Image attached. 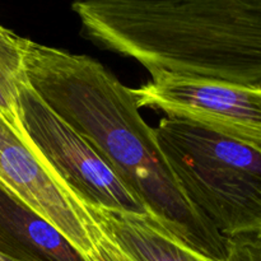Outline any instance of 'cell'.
<instances>
[{
    "label": "cell",
    "mask_w": 261,
    "mask_h": 261,
    "mask_svg": "<svg viewBox=\"0 0 261 261\" xmlns=\"http://www.w3.org/2000/svg\"><path fill=\"white\" fill-rule=\"evenodd\" d=\"M154 135L185 198L224 239L260 233L261 148L172 117Z\"/></svg>",
    "instance_id": "obj_3"
},
{
    "label": "cell",
    "mask_w": 261,
    "mask_h": 261,
    "mask_svg": "<svg viewBox=\"0 0 261 261\" xmlns=\"http://www.w3.org/2000/svg\"><path fill=\"white\" fill-rule=\"evenodd\" d=\"M88 261H130L97 228L93 250L87 255Z\"/></svg>",
    "instance_id": "obj_10"
},
{
    "label": "cell",
    "mask_w": 261,
    "mask_h": 261,
    "mask_svg": "<svg viewBox=\"0 0 261 261\" xmlns=\"http://www.w3.org/2000/svg\"><path fill=\"white\" fill-rule=\"evenodd\" d=\"M86 35L158 74L261 88V0L73 4Z\"/></svg>",
    "instance_id": "obj_2"
},
{
    "label": "cell",
    "mask_w": 261,
    "mask_h": 261,
    "mask_svg": "<svg viewBox=\"0 0 261 261\" xmlns=\"http://www.w3.org/2000/svg\"><path fill=\"white\" fill-rule=\"evenodd\" d=\"M24 76L37 96L142 200L149 216L194 251L227 261V240L178 188L132 88L89 56L31 40Z\"/></svg>",
    "instance_id": "obj_1"
},
{
    "label": "cell",
    "mask_w": 261,
    "mask_h": 261,
    "mask_svg": "<svg viewBox=\"0 0 261 261\" xmlns=\"http://www.w3.org/2000/svg\"><path fill=\"white\" fill-rule=\"evenodd\" d=\"M0 261H9V260H7V259H4L3 256H0Z\"/></svg>",
    "instance_id": "obj_11"
},
{
    "label": "cell",
    "mask_w": 261,
    "mask_h": 261,
    "mask_svg": "<svg viewBox=\"0 0 261 261\" xmlns=\"http://www.w3.org/2000/svg\"><path fill=\"white\" fill-rule=\"evenodd\" d=\"M28 38L0 25V115L15 125L17 98L24 78Z\"/></svg>",
    "instance_id": "obj_9"
},
{
    "label": "cell",
    "mask_w": 261,
    "mask_h": 261,
    "mask_svg": "<svg viewBox=\"0 0 261 261\" xmlns=\"http://www.w3.org/2000/svg\"><path fill=\"white\" fill-rule=\"evenodd\" d=\"M14 126L25 145L82 204L149 214L96 149L59 117L25 81L19 87Z\"/></svg>",
    "instance_id": "obj_4"
},
{
    "label": "cell",
    "mask_w": 261,
    "mask_h": 261,
    "mask_svg": "<svg viewBox=\"0 0 261 261\" xmlns=\"http://www.w3.org/2000/svg\"><path fill=\"white\" fill-rule=\"evenodd\" d=\"M0 184L55 227L84 257L93 250L97 227L83 204L61 186L2 115Z\"/></svg>",
    "instance_id": "obj_6"
},
{
    "label": "cell",
    "mask_w": 261,
    "mask_h": 261,
    "mask_svg": "<svg viewBox=\"0 0 261 261\" xmlns=\"http://www.w3.org/2000/svg\"><path fill=\"white\" fill-rule=\"evenodd\" d=\"M0 256L9 261H88L55 227L2 184Z\"/></svg>",
    "instance_id": "obj_7"
},
{
    "label": "cell",
    "mask_w": 261,
    "mask_h": 261,
    "mask_svg": "<svg viewBox=\"0 0 261 261\" xmlns=\"http://www.w3.org/2000/svg\"><path fill=\"white\" fill-rule=\"evenodd\" d=\"M138 106L261 148V88L158 74L133 89Z\"/></svg>",
    "instance_id": "obj_5"
},
{
    "label": "cell",
    "mask_w": 261,
    "mask_h": 261,
    "mask_svg": "<svg viewBox=\"0 0 261 261\" xmlns=\"http://www.w3.org/2000/svg\"><path fill=\"white\" fill-rule=\"evenodd\" d=\"M84 208L101 233L130 261H216L186 246L149 214Z\"/></svg>",
    "instance_id": "obj_8"
}]
</instances>
